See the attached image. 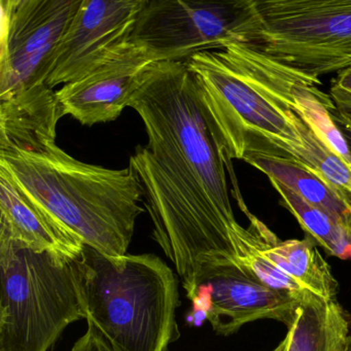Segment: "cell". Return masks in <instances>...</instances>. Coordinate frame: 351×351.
Listing matches in <instances>:
<instances>
[{
	"instance_id": "ba28073f",
	"label": "cell",
	"mask_w": 351,
	"mask_h": 351,
	"mask_svg": "<svg viewBox=\"0 0 351 351\" xmlns=\"http://www.w3.org/2000/svg\"><path fill=\"white\" fill-rule=\"evenodd\" d=\"M240 1L145 0L129 42L152 62H186L194 55L235 44Z\"/></svg>"
},
{
	"instance_id": "5bb4252c",
	"label": "cell",
	"mask_w": 351,
	"mask_h": 351,
	"mask_svg": "<svg viewBox=\"0 0 351 351\" xmlns=\"http://www.w3.org/2000/svg\"><path fill=\"white\" fill-rule=\"evenodd\" d=\"M242 211L250 219V240L262 256L306 291L324 300L336 299L338 282L312 238L281 241L246 207Z\"/></svg>"
},
{
	"instance_id": "4fadbf2b",
	"label": "cell",
	"mask_w": 351,
	"mask_h": 351,
	"mask_svg": "<svg viewBox=\"0 0 351 351\" xmlns=\"http://www.w3.org/2000/svg\"><path fill=\"white\" fill-rule=\"evenodd\" d=\"M62 110L47 84L0 101V154L32 152L56 143Z\"/></svg>"
},
{
	"instance_id": "9c48e42d",
	"label": "cell",
	"mask_w": 351,
	"mask_h": 351,
	"mask_svg": "<svg viewBox=\"0 0 351 351\" xmlns=\"http://www.w3.org/2000/svg\"><path fill=\"white\" fill-rule=\"evenodd\" d=\"M184 289L195 312L223 336L260 319L276 320L289 328L302 303L289 293L267 287L237 265L204 267Z\"/></svg>"
},
{
	"instance_id": "6da1fadb",
	"label": "cell",
	"mask_w": 351,
	"mask_h": 351,
	"mask_svg": "<svg viewBox=\"0 0 351 351\" xmlns=\"http://www.w3.org/2000/svg\"><path fill=\"white\" fill-rule=\"evenodd\" d=\"M141 116L149 143L130 166L138 176L154 223L153 238L176 266L182 285L209 266L237 265V221L228 193L226 166L198 84L186 62H157L143 73L129 102Z\"/></svg>"
},
{
	"instance_id": "8992f818",
	"label": "cell",
	"mask_w": 351,
	"mask_h": 351,
	"mask_svg": "<svg viewBox=\"0 0 351 351\" xmlns=\"http://www.w3.org/2000/svg\"><path fill=\"white\" fill-rule=\"evenodd\" d=\"M235 44L310 77L351 67V0H241Z\"/></svg>"
},
{
	"instance_id": "8fae6325",
	"label": "cell",
	"mask_w": 351,
	"mask_h": 351,
	"mask_svg": "<svg viewBox=\"0 0 351 351\" xmlns=\"http://www.w3.org/2000/svg\"><path fill=\"white\" fill-rule=\"evenodd\" d=\"M151 64L147 51L129 42L108 62L56 92L63 117H73L84 126L116 121L129 108Z\"/></svg>"
},
{
	"instance_id": "30bf717a",
	"label": "cell",
	"mask_w": 351,
	"mask_h": 351,
	"mask_svg": "<svg viewBox=\"0 0 351 351\" xmlns=\"http://www.w3.org/2000/svg\"><path fill=\"white\" fill-rule=\"evenodd\" d=\"M145 0H83L55 55L47 86L91 73L129 44Z\"/></svg>"
},
{
	"instance_id": "7c38bea8",
	"label": "cell",
	"mask_w": 351,
	"mask_h": 351,
	"mask_svg": "<svg viewBox=\"0 0 351 351\" xmlns=\"http://www.w3.org/2000/svg\"><path fill=\"white\" fill-rule=\"evenodd\" d=\"M0 233L32 250L81 258L84 242L62 223L34 206L0 170Z\"/></svg>"
},
{
	"instance_id": "277c9868",
	"label": "cell",
	"mask_w": 351,
	"mask_h": 351,
	"mask_svg": "<svg viewBox=\"0 0 351 351\" xmlns=\"http://www.w3.org/2000/svg\"><path fill=\"white\" fill-rule=\"evenodd\" d=\"M79 264L87 320L116 351H167L180 338L178 278L159 256L85 245Z\"/></svg>"
},
{
	"instance_id": "9a60e30c",
	"label": "cell",
	"mask_w": 351,
	"mask_h": 351,
	"mask_svg": "<svg viewBox=\"0 0 351 351\" xmlns=\"http://www.w3.org/2000/svg\"><path fill=\"white\" fill-rule=\"evenodd\" d=\"M287 351H351L350 322L336 299L308 295L287 334Z\"/></svg>"
},
{
	"instance_id": "52a82bcc",
	"label": "cell",
	"mask_w": 351,
	"mask_h": 351,
	"mask_svg": "<svg viewBox=\"0 0 351 351\" xmlns=\"http://www.w3.org/2000/svg\"><path fill=\"white\" fill-rule=\"evenodd\" d=\"M83 0H0V101L46 84Z\"/></svg>"
},
{
	"instance_id": "e0dca14e",
	"label": "cell",
	"mask_w": 351,
	"mask_h": 351,
	"mask_svg": "<svg viewBox=\"0 0 351 351\" xmlns=\"http://www.w3.org/2000/svg\"><path fill=\"white\" fill-rule=\"evenodd\" d=\"M280 196L283 206L299 221L310 238L330 256L351 260V230L332 219L318 207L302 198L295 191L274 178H269Z\"/></svg>"
},
{
	"instance_id": "7402d4cb",
	"label": "cell",
	"mask_w": 351,
	"mask_h": 351,
	"mask_svg": "<svg viewBox=\"0 0 351 351\" xmlns=\"http://www.w3.org/2000/svg\"><path fill=\"white\" fill-rule=\"evenodd\" d=\"M344 135H345V136H346L347 141H348L349 145H350V149H351V132H350V131L346 130V133H345Z\"/></svg>"
},
{
	"instance_id": "ac0fdd59",
	"label": "cell",
	"mask_w": 351,
	"mask_h": 351,
	"mask_svg": "<svg viewBox=\"0 0 351 351\" xmlns=\"http://www.w3.org/2000/svg\"><path fill=\"white\" fill-rule=\"evenodd\" d=\"M87 322V332L77 340L71 351H116L95 324L90 320Z\"/></svg>"
},
{
	"instance_id": "d6986e66",
	"label": "cell",
	"mask_w": 351,
	"mask_h": 351,
	"mask_svg": "<svg viewBox=\"0 0 351 351\" xmlns=\"http://www.w3.org/2000/svg\"><path fill=\"white\" fill-rule=\"evenodd\" d=\"M330 96L336 108L335 121L351 132V96L334 85L330 87Z\"/></svg>"
},
{
	"instance_id": "5b68a950",
	"label": "cell",
	"mask_w": 351,
	"mask_h": 351,
	"mask_svg": "<svg viewBox=\"0 0 351 351\" xmlns=\"http://www.w3.org/2000/svg\"><path fill=\"white\" fill-rule=\"evenodd\" d=\"M0 351H47L87 319L79 258L38 252L0 233Z\"/></svg>"
},
{
	"instance_id": "44dd1931",
	"label": "cell",
	"mask_w": 351,
	"mask_h": 351,
	"mask_svg": "<svg viewBox=\"0 0 351 351\" xmlns=\"http://www.w3.org/2000/svg\"><path fill=\"white\" fill-rule=\"evenodd\" d=\"M287 345H289V338H287V336H285V339L277 345L276 348L273 351H287Z\"/></svg>"
},
{
	"instance_id": "3957f363",
	"label": "cell",
	"mask_w": 351,
	"mask_h": 351,
	"mask_svg": "<svg viewBox=\"0 0 351 351\" xmlns=\"http://www.w3.org/2000/svg\"><path fill=\"white\" fill-rule=\"evenodd\" d=\"M0 170L85 245L126 256L135 221L145 211L139 205L143 188L130 165L116 170L84 163L53 143L36 151L0 154Z\"/></svg>"
},
{
	"instance_id": "ffe728a7",
	"label": "cell",
	"mask_w": 351,
	"mask_h": 351,
	"mask_svg": "<svg viewBox=\"0 0 351 351\" xmlns=\"http://www.w3.org/2000/svg\"><path fill=\"white\" fill-rule=\"evenodd\" d=\"M332 85L351 96V67L338 73Z\"/></svg>"
},
{
	"instance_id": "7a4b0ae2",
	"label": "cell",
	"mask_w": 351,
	"mask_h": 351,
	"mask_svg": "<svg viewBox=\"0 0 351 351\" xmlns=\"http://www.w3.org/2000/svg\"><path fill=\"white\" fill-rule=\"evenodd\" d=\"M186 63L230 161L279 158L308 167L302 135L307 123L295 110V95L319 79L243 44L199 53Z\"/></svg>"
},
{
	"instance_id": "2e32d148",
	"label": "cell",
	"mask_w": 351,
	"mask_h": 351,
	"mask_svg": "<svg viewBox=\"0 0 351 351\" xmlns=\"http://www.w3.org/2000/svg\"><path fill=\"white\" fill-rule=\"evenodd\" d=\"M246 163L295 191L313 206L351 230V198L322 174L295 160L254 157Z\"/></svg>"
}]
</instances>
